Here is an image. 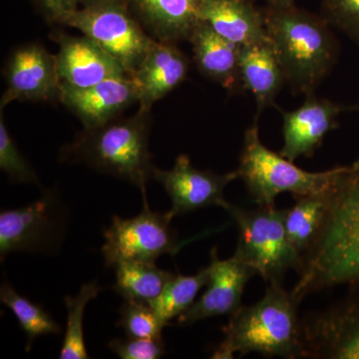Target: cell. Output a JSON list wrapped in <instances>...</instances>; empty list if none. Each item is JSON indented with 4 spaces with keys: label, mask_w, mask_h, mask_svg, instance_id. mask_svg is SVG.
I'll use <instances>...</instances> for the list:
<instances>
[{
    "label": "cell",
    "mask_w": 359,
    "mask_h": 359,
    "mask_svg": "<svg viewBox=\"0 0 359 359\" xmlns=\"http://www.w3.org/2000/svg\"><path fill=\"white\" fill-rule=\"evenodd\" d=\"M297 273L292 294L299 302L327 287L359 283V169L344 167L328 189L325 219Z\"/></svg>",
    "instance_id": "1"
},
{
    "label": "cell",
    "mask_w": 359,
    "mask_h": 359,
    "mask_svg": "<svg viewBox=\"0 0 359 359\" xmlns=\"http://www.w3.org/2000/svg\"><path fill=\"white\" fill-rule=\"evenodd\" d=\"M261 11L285 81L294 92L314 94L339 57L332 26L323 16L294 4L266 6Z\"/></svg>",
    "instance_id": "2"
},
{
    "label": "cell",
    "mask_w": 359,
    "mask_h": 359,
    "mask_svg": "<svg viewBox=\"0 0 359 359\" xmlns=\"http://www.w3.org/2000/svg\"><path fill=\"white\" fill-rule=\"evenodd\" d=\"M282 283H269L261 301L241 306L224 328V339L212 358H233L257 353L266 358H302V318L299 306Z\"/></svg>",
    "instance_id": "3"
},
{
    "label": "cell",
    "mask_w": 359,
    "mask_h": 359,
    "mask_svg": "<svg viewBox=\"0 0 359 359\" xmlns=\"http://www.w3.org/2000/svg\"><path fill=\"white\" fill-rule=\"evenodd\" d=\"M150 111L139 109L132 117L116 118L94 129H84L63 148L62 161L83 163L99 173L129 182L146 196L154 165L149 151Z\"/></svg>",
    "instance_id": "4"
},
{
    "label": "cell",
    "mask_w": 359,
    "mask_h": 359,
    "mask_svg": "<svg viewBox=\"0 0 359 359\" xmlns=\"http://www.w3.org/2000/svg\"><path fill=\"white\" fill-rule=\"evenodd\" d=\"M259 119L245 131L241 153L238 179L244 181L250 195L259 205H275L280 194L289 192L294 197L325 192L344 167L325 172H308L294 162L276 154L262 143Z\"/></svg>",
    "instance_id": "5"
},
{
    "label": "cell",
    "mask_w": 359,
    "mask_h": 359,
    "mask_svg": "<svg viewBox=\"0 0 359 359\" xmlns=\"http://www.w3.org/2000/svg\"><path fill=\"white\" fill-rule=\"evenodd\" d=\"M226 211L238 226V240L233 256L254 269L264 282L282 283L289 269L299 271L302 257L287 238L285 210L275 205L244 210L230 203Z\"/></svg>",
    "instance_id": "6"
},
{
    "label": "cell",
    "mask_w": 359,
    "mask_h": 359,
    "mask_svg": "<svg viewBox=\"0 0 359 359\" xmlns=\"http://www.w3.org/2000/svg\"><path fill=\"white\" fill-rule=\"evenodd\" d=\"M61 25L76 28L133 75L156 39L144 30L127 0H86Z\"/></svg>",
    "instance_id": "7"
},
{
    "label": "cell",
    "mask_w": 359,
    "mask_h": 359,
    "mask_svg": "<svg viewBox=\"0 0 359 359\" xmlns=\"http://www.w3.org/2000/svg\"><path fill=\"white\" fill-rule=\"evenodd\" d=\"M70 211L55 189H42L39 199L0 212V259L14 252L54 256L69 229Z\"/></svg>",
    "instance_id": "8"
},
{
    "label": "cell",
    "mask_w": 359,
    "mask_h": 359,
    "mask_svg": "<svg viewBox=\"0 0 359 359\" xmlns=\"http://www.w3.org/2000/svg\"><path fill=\"white\" fill-rule=\"evenodd\" d=\"M143 201L140 214L130 219L113 216L111 226L104 231L101 252L108 268L121 261L156 263L160 257L175 255L181 248L171 226L173 215L152 211L147 196H143Z\"/></svg>",
    "instance_id": "9"
},
{
    "label": "cell",
    "mask_w": 359,
    "mask_h": 359,
    "mask_svg": "<svg viewBox=\"0 0 359 359\" xmlns=\"http://www.w3.org/2000/svg\"><path fill=\"white\" fill-rule=\"evenodd\" d=\"M302 358L359 359V294L302 318Z\"/></svg>",
    "instance_id": "10"
},
{
    "label": "cell",
    "mask_w": 359,
    "mask_h": 359,
    "mask_svg": "<svg viewBox=\"0 0 359 359\" xmlns=\"http://www.w3.org/2000/svg\"><path fill=\"white\" fill-rule=\"evenodd\" d=\"M6 91L1 109L14 100L51 102L60 96L61 81L56 55L37 42L20 45L7 60Z\"/></svg>",
    "instance_id": "11"
},
{
    "label": "cell",
    "mask_w": 359,
    "mask_h": 359,
    "mask_svg": "<svg viewBox=\"0 0 359 359\" xmlns=\"http://www.w3.org/2000/svg\"><path fill=\"white\" fill-rule=\"evenodd\" d=\"M152 179L159 182L172 202L170 212L174 217L208 207L226 210L230 203L224 197V189L238 179L237 171L217 174L196 169L187 155H179L171 170L154 167Z\"/></svg>",
    "instance_id": "12"
},
{
    "label": "cell",
    "mask_w": 359,
    "mask_h": 359,
    "mask_svg": "<svg viewBox=\"0 0 359 359\" xmlns=\"http://www.w3.org/2000/svg\"><path fill=\"white\" fill-rule=\"evenodd\" d=\"M210 276L207 290L199 301L177 318L181 325L215 316H231L241 308L245 285L252 276L257 275L254 269L233 256L219 259L216 249L211 250Z\"/></svg>",
    "instance_id": "13"
},
{
    "label": "cell",
    "mask_w": 359,
    "mask_h": 359,
    "mask_svg": "<svg viewBox=\"0 0 359 359\" xmlns=\"http://www.w3.org/2000/svg\"><path fill=\"white\" fill-rule=\"evenodd\" d=\"M138 88L131 75L110 78L86 88L61 84L59 101L83 124L94 129L107 124L138 102Z\"/></svg>",
    "instance_id": "14"
},
{
    "label": "cell",
    "mask_w": 359,
    "mask_h": 359,
    "mask_svg": "<svg viewBox=\"0 0 359 359\" xmlns=\"http://www.w3.org/2000/svg\"><path fill=\"white\" fill-rule=\"evenodd\" d=\"M358 109L320 99L314 94L306 96L301 107L283 112V146L280 154L294 162L299 157H311L323 139L337 127V117L346 111Z\"/></svg>",
    "instance_id": "15"
},
{
    "label": "cell",
    "mask_w": 359,
    "mask_h": 359,
    "mask_svg": "<svg viewBox=\"0 0 359 359\" xmlns=\"http://www.w3.org/2000/svg\"><path fill=\"white\" fill-rule=\"evenodd\" d=\"M55 41L59 45L56 61L61 84L86 88L103 80L130 75L121 63L85 35L57 33Z\"/></svg>",
    "instance_id": "16"
},
{
    "label": "cell",
    "mask_w": 359,
    "mask_h": 359,
    "mask_svg": "<svg viewBox=\"0 0 359 359\" xmlns=\"http://www.w3.org/2000/svg\"><path fill=\"white\" fill-rule=\"evenodd\" d=\"M189 70L190 60L177 43L156 40L132 75L140 109L150 111L154 103L185 81Z\"/></svg>",
    "instance_id": "17"
},
{
    "label": "cell",
    "mask_w": 359,
    "mask_h": 359,
    "mask_svg": "<svg viewBox=\"0 0 359 359\" xmlns=\"http://www.w3.org/2000/svg\"><path fill=\"white\" fill-rule=\"evenodd\" d=\"M200 16L238 46L269 40L263 13L254 0H201Z\"/></svg>",
    "instance_id": "18"
},
{
    "label": "cell",
    "mask_w": 359,
    "mask_h": 359,
    "mask_svg": "<svg viewBox=\"0 0 359 359\" xmlns=\"http://www.w3.org/2000/svg\"><path fill=\"white\" fill-rule=\"evenodd\" d=\"M156 40L178 43L190 39L200 22L201 0H127Z\"/></svg>",
    "instance_id": "19"
},
{
    "label": "cell",
    "mask_w": 359,
    "mask_h": 359,
    "mask_svg": "<svg viewBox=\"0 0 359 359\" xmlns=\"http://www.w3.org/2000/svg\"><path fill=\"white\" fill-rule=\"evenodd\" d=\"M238 73L243 90L256 98L259 119L264 108L275 105L276 97L287 82L269 39L238 46Z\"/></svg>",
    "instance_id": "20"
},
{
    "label": "cell",
    "mask_w": 359,
    "mask_h": 359,
    "mask_svg": "<svg viewBox=\"0 0 359 359\" xmlns=\"http://www.w3.org/2000/svg\"><path fill=\"white\" fill-rule=\"evenodd\" d=\"M189 41L193 46L198 69L230 92L242 90L238 73V46L201 20Z\"/></svg>",
    "instance_id": "21"
},
{
    "label": "cell",
    "mask_w": 359,
    "mask_h": 359,
    "mask_svg": "<svg viewBox=\"0 0 359 359\" xmlns=\"http://www.w3.org/2000/svg\"><path fill=\"white\" fill-rule=\"evenodd\" d=\"M113 290L126 301L150 304L157 299L173 278V273L161 269L156 263L139 261L118 262Z\"/></svg>",
    "instance_id": "22"
},
{
    "label": "cell",
    "mask_w": 359,
    "mask_h": 359,
    "mask_svg": "<svg viewBox=\"0 0 359 359\" xmlns=\"http://www.w3.org/2000/svg\"><path fill=\"white\" fill-rule=\"evenodd\" d=\"M295 204L285 210V226L292 247L302 257L313 244L325 219L327 190L294 197Z\"/></svg>",
    "instance_id": "23"
},
{
    "label": "cell",
    "mask_w": 359,
    "mask_h": 359,
    "mask_svg": "<svg viewBox=\"0 0 359 359\" xmlns=\"http://www.w3.org/2000/svg\"><path fill=\"white\" fill-rule=\"evenodd\" d=\"M209 266L194 276L175 275L162 294L151 302V306L164 327L178 318L195 304L196 297L209 280Z\"/></svg>",
    "instance_id": "24"
},
{
    "label": "cell",
    "mask_w": 359,
    "mask_h": 359,
    "mask_svg": "<svg viewBox=\"0 0 359 359\" xmlns=\"http://www.w3.org/2000/svg\"><path fill=\"white\" fill-rule=\"evenodd\" d=\"M0 302L13 311L20 327L25 332L27 337L26 351H30L33 341L37 337L58 334L62 332V327L54 320L50 313H47L39 304L18 294L6 280L0 287Z\"/></svg>",
    "instance_id": "25"
},
{
    "label": "cell",
    "mask_w": 359,
    "mask_h": 359,
    "mask_svg": "<svg viewBox=\"0 0 359 359\" xmlns=\"http://www.w3.org/2000/svg\"><path fill=\"white\" fill-rule=\"evenodd\" d=\"M102 287L96 280L84 283L76 297H65L67 309V325L62 347L61 359H87L89 358L85 344L83 320L85 309L91 299H95Z\"/></svg>",
    "instance_id": "26"
},
{
    "label": "cell",
    "mask_w": 359,
    "mask_h": 359,
    "mask_svg": "<svg viewBox=\"0 0 359 359\" xmlns=\"http://www.w3.org/2000/svg\"><path fill=\"white\" fill-rule=\"evenodd\" d=\"M117 327L123 328L127 337L137 339H162L165 327L148 304L126 299L120 309Z\"/></svg>",
    "instance_id": "27"
},
{
    "label": "cell",
    "mask_w": 359,
    "mask_h": 359,
    "mask_svg": "<svg viewBox=\"0 0 359 359\" xmlns=\"http://www.w3.org/2000/svg\"><path fill=\"white\" fill-rule=\"evenodd\" d=\"M0 169L15 183L40 185L36 172L21 154L9 135L2 111L0 117Z\"/></svg>",
    "instance_id": "28"
},
{
    "label": "cell",
    "mask_w": 359,
    "mask_h": 359,
    "mask_svg": "<svg viewBox=\"0 0 359 359\" xmlns=\"http://www.w3.org/2000/svg\"><path fill=\"white\" fill-rule=\"evenodd\" d=\"M320 15L359 43V0H323Z\"/></svg>",
    "instance_id": "29"
},
{
    "label": "cell",
    "mask_w": 359,
    "mask_h": 359,
    "mask_svg": "<svg viewBox=\"0 0 359 359\" xmlns=\"http://www.w3.org/2000/svg\"><path fill=\"white\" fill-rule=\"evenodd\" d=\"M108 348L122 359H158L166 353L162 339H114Z\"/></svg>",
    "instance_id": "30"
},
{
    "label": "cell",
    "mask_w": 359,
    "mask_h": 359,
    "mask_svg": "<svg viewBox=\"0 0 359 359\" xmlns=\"http://www.w3.org/2000/svg\"><path fill=\"white\" fill-rule=\"evenodd\" d=\"M49 22L59 23L79 8L86 0H33Z\"/></svg>",
    "instance_id": "31"
},
{
    "label": "cell",
    "mask_w": 359,
    "mask_h": 359,
    "mask_svg": "<svg viewBox=\"0 0 359 359\" xmlns=\"http://www.w3.org/2000/svg\"><path fill=\"white\" fill-rule=\"evenodd\" d=\"M263 1L266 2V6H289L294 4V0H263Z\"/></svg>",
    "instance_id": "32"
},
{
    "label": "cell",
    "mask_w": 359,
    "mask_h": 359,
    "mask_svg": "<svg viewBox=\"0 0 359 359\" xmlns=\"http://www.w3.org/2000/svg\"><path fill=\"white\" fill-rule=\"evenodd\" d=\"M351 167L353 168V169H359V159L358 161H355V162H354Z\"/></svg>",
    "instance_id": "33"
}]
</instances>
